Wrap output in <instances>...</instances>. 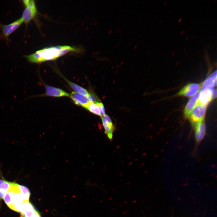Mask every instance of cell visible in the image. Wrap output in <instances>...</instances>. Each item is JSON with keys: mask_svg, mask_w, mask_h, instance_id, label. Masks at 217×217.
Wrapping results in <instances>:
<instances>
[{"mask_svg": "<svg viewBox=\"0 0 217 217\" xmlns=\"http://www.w3.org/2000/svg\"><path fill=\"white\" fill-rule=\"evenodd\" d=\"M11 182L4 179H0V200L4 196L9 190Z\"/></svg>", "mask_w": 217, "mask_h": 217, "instance_id": "cell-14", "label": "cell"}, {"mask_svg": "<svg viewBox=\"0 0 217 217\" xmlns=\"http://www.w3.org/2000/svg\"><path fill=\"white\" fill-rule=\"evenodd\" d=\"M33 217H41L39 213L36 211Z\"/></svg>", "mask_w": 217, "mask_h": 217, "instance_id": "cell-20", "label": "cell"}, {"mask_svg": "<svg viewBox=\"0 0 217 217\" xmlns=\"http://www.w3.org/2000/svg\"><path fill=\"white\" fill-rule=\"evenodd\" d=\"M19 188L23 195L24 202H29L30 193L29 189L25 186L18 184Z\"/></svg>", "mask_w": 217, "mask_h": 217, "instance_id": "cell-17", "label": "cell"}, {"mask_svg": "<svg viewBox=\"0 0 217 217\" xmlns=\"http://www.w3.org/2000/svg\"><path fill=\"white\" fill-rule=\"evenodd\" d=\"M216 71L213 72L204 81L203 83L202 88L213 89L216 84Z\"/></svg>", "mask_w": 217, "mask_h": 217, "instance_id": "cell-13", "label": "cell"}, {"mask_svg": "<svg viewBox=\"0 0 217 217\" xmlns=\"http://www.w3.org/2000/svg\"><path fill=\"white\" fill-rule=\"evenodd\" d=\"M77 49L68 46H59L44 48L25 57L30 62L40 63L53 60L71 52H77Z\"/></svg>", "mask_w": 217, "mask_h": 217, "instance_id": "cell-1", "label": "cell"}, {"mask_svg": "<svg viewBox=\"0 0 217 217\" xmlns=\"http://www.w3.org/2000/svg\"><path fill=\"white\" fill-rule=\"evenodd\" d=\"M70 96L75 104L84 108L90 102L87 97L75 92H72Z\"/></svg>", "mask_w": 217, "mask_h": 217, "instance_id": "cell-9", "label": "cell"}, {"mask_svg": "<svg viewBox=\"0 0 217 217\" xmlns=\"http://www.w3.org/2000/svg\"><path fill=\"white\" fill-rule=\"evenodd\" d=\"M97 102H90L84 108L91 112L101 117L100 108Z\"/></svg>", "mask_w": 217, "mask_h": 217, "instance_id": "cell-15", "label": "cell"}, {"mask_svg": "<svg viewBox=\"0 0 217 217\" xmlns=\"http://www.w3.org/2000/svg\"><path fill=\"white\" fill-rule=\"evenodd\" d=\"M136 46H135L134 47V49H135Z\"/></svg>", "mask_w": 217, "mask_h": 217, "instance_id": "cell-22", "label": "cell"}, {"mask_svg": "<svg viewBox=\"0 0 217 217\" xmlns=\"http://www.w3.org/2000/svg\"><path fill=\"white\" fill-rule=\"evenodd\" d=\"M25 6L22 16L23 22L28 24L36 15L37 12L35 2L33 0L22 1Z\"/></svg>", "mask_w": 217, "mask_h": 217, "instance_id": "cell-2", "label": "cell"}, {"mask_svg": "<svg viewBox=\"0 0 217 217\" xmlns=\"http://www.w3.org/2000/svg\"><path fill=\"white\" fill-rule=\"evenodd\" d=\"M46 95L54 97L68 96V93L60 89L47 85L46 86Z\"/></svg>", "mask_w": 217, "mask_h": 217, "instance_id": "cell-10", "label": "cell"}, {"mask_svg": "<svg viewBox=\"0 0 217 217\" xmlns=\"http://www.w3.org/2000/svg\"><path fill=\"white\" fill-rule=\"evenodd\" d=\"M111 32V30H110V32H109V33H110Z\"/></svg>", "mask_w": 217, "mask_h": 217, "instance_id": "cell-21", "label": "cell"}, {"mask_svg": "<svg viewBox=\"0 0 217 217\" xmlns=\"http://www.w3.org/2000/svg\"><path fill=\"white\" fill-rule=\"evenodd\" d=\"M97 103L100 108L101 117H102L105 114V108L102 102H99Z\"/></svg>", "mask_w": 217, "mask_h": 217, "instance_id": "cell-19", "label": "cell"}, {"mask_svg": "<svg viewBox=\"0 0 217 217\" xmlns=\"http://www.w3.org/2000/svg\"><path fill=\"white\" fill-rule=\"evenodd\" d=\"M200 92H197L190 99L184 110V114L186 117H188L193 108L196 105L198 100Z\"/></svg>", "mask_w": 217, "mask_h": 217, "instance_id": "cell-11", "label": "cell"}, {"mask_svg": "<svg viewBox=\"0 0 217 217\" xmlns=\"http://www.w3.org/2000/svg\"><path fill=\"white\" fill-rule=\"evenodd\" d=\"M195 125V138L197 141L199 142L203 139L205 135L206 125L203 121L200 122Z\"/></svg>", "mask_w": 217, "mask_h": 217, "instance_id": "cell-12", "label": "cell"}, {"mask_svg": "<svg viewBox=\"0 0 217 217\" xmlns=\"http://www.w3.org/2000/svg\"><path fill=\"white\" fill-rule=\"evenodd\" d=\"M201 84L190 83L184 86L177 94L178 96H190L199 91Z\"/></svg>", "mask_w": 217, "mask_h": 217, "instance_id": "cell-6", "label": "cell"}, {"mask_svg": "<svg viewBox=\"0 0 217 217\" xmlns=\"http://www.w3.org/2000/svg\"><path fill=\"white\" fill-rule=\"evenodd\" d=\"M36 211L33 206L29 202L21 203L20 212L23 217H33Z\"/></svg>", "mask_w": 217, "mask_h": 217, "instance_id": "cell-8", "label": "cell"}, {"mask_svg": "<svg viewBox=\"0 0 217 217\" xmlns=\"http://www.w3.org/2000/svg\"><path fill=\"white\" fill-rule=\"evenodd\" d=\"M101 118L102 124L105 130L104 132L109 139L111 140L115 129V126L110 118L108 115L105 114Z\"/></svg>", "mask_w": 217, "mask_h": 217, "instance_id": "cell-5", "label": "cell"}, {"mask_svg": "<svg viewBox=\"0 0 217 217\" xmlns=\"http://www.w3.org/2000/svg\"><path fill=\"white\" fill-rule=\"evenodd\" d=\"M66 80L71 87L76 92L79 93L86 97L88 96L89 93L85 89L75 83L70 81L68 80Z\"/></svg>", "mask_w": 217, "mask_h": 217, "instance_id": "cell-16", "label": "cell"}, {"mask_svg": "<svg viewBox=\"0 0 217 217\" xmlns=\"http://www.w3.org/2000/svg\"><path fill=\"white\" fill-rule=\"evenodd\" d=\"M23 23V21L21 17L7 25L2 24L0 23V29L1 31L0 37L7 40L9 36L15 31Z\"/></svg>", "mask_w": 217, "mask_h": 217, "instance_id": "cell-4", "label": "cell"}, {"mask_svg": "<svg viewBox=\"0 0 217 217\" xmlns=\"http://www.w3.org/2000/svg\"><path fill=\"white\" fill-rule=\"evenodd\" d=\"M206 106L197 102L188 117L192 123L195 125L203 121L204 118Z\"/></svg>", "mask_w": 217, "mask_h": 217, "instance_id": "cell-3", "label": "cell"}, {"mask_svg": "<svg viewBox=\"0 0 217 217\" xmlns=\"http://www.w3.org/2000/svg\"><path fill=\"white\" fill-rule=\"evenodd\" d=\"M87 97L90 102H99L98 98L93 94L89 93Z\"/></svg>", "mask_w": 217, "mask_h": 217, "instance_id": "cell-18", "label": "cell"}, {"mask_svg": "<svg viewBox=\"0 0 217 217\" xmlns=\"http://www.w3.org/2000/svg\"><path fill=\"white\" fill-rule=\"evenodd\" d=\"M207 88H202V90L200 93V95L197 102L207 105L212 99V90Z\"/></svg>", "mask_w": 217, "mask_h": 217, "instance_id": "cell-7", "label": "cell"}]
</instances>
